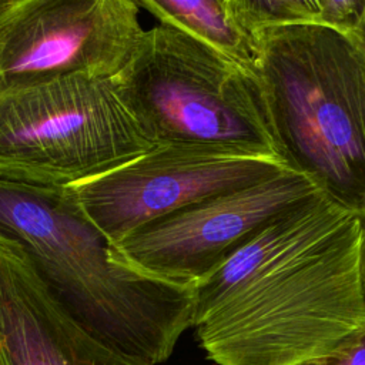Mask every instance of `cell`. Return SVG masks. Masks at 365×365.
<instances>
[{"label": "cell", "instance_id": "obj_13", "mask_svg": "<svg viewBox=\"0 0 365 365\" xmlns=\"http://www.w3.org/2000/svg\"><path fill=\"white\" fill-rule=\"evenodd\" d=\"M321 365H365V334L349 348L324 361Z\"/></svg>", "mask_w": 365, "mask_h": 365}, {"label": "cell", "instance_id": "obj_11", "mask_svg": "<svg viewBox=\"0 0 365 365\" xmlns=\"http://www.w3.org/2000/svg\"><path fill=\"white\" fill-rule=\"evenodd\" d=\"M225 6L250 36L269 27L322 24V0H225Z\"/></svg>", "mask_w": 365, "mask_h": 365}, {"label": "cell", "instance_id": "obj_12", "mask_svg": "<svg viewBox=\"0 0 365 365\" xmlns=\"http://www.w3.org/2000/svg\"><path fill=\"white\" fill-rule=\"evenodd\" d=\"M365 0H322V24L349 33L358 23Z\"/></svg>", "mask_w": 365, "mask_h": 365}, {"label": "cell", "instance_id": "obj_17", "mask_svg": "<svg viewBox=\"0 0 365 365\" xmlns=\"http://www.w3.org/2000/svg\"><path fill=\"white\" fill-rule=\"evenodd\" d=\"M304 365H321V364H304Z\"/></svg>", "mask_w": 365, "mask_h": 365}, {"label": "cell", "instance_id": "obj_15", "mask_svg": "<svg viewBox=\"0 0 365 365\" xmlns=\"http://www.w3.org/2000/svg\"><path fill=\"white\" fill-rule=\"evenodd\" d=\"M361 220V269H362V285L365 294V214L359 215Z\"/></svg>", "mask_w": 365, "mask_h": 365}, {"label": "cell", "instance_id": "obj_8", "mask_svg": "<svg viewBox=\"0 0 365 365\" xmlns=\"http://www.w3.org/2000/svg\"><path fill=\"white\" fill-rule=\"evenodd\" d=\"M319 192L305 175L285 168L150 221L114 245L140 269L197 282L271 220Z\"/></svg>", "mask_w": 365, "mask_h": 365}, {"label": "cell", "instance_id": "obj_6", "mask_svg": "<svg viewBox=\"0 0 365 365\" xmlns=\"http://www.w3.org/2000/svg\"><path fill=\"white\" fill-rule=\"evenodd\" d=\"M135 0H23L0 17V96L63 77H114L144 29Z\"/></svg>", "mask_w": 365, "mask_h": 365}, {"label": "cell", "instance_id": "obj_14", "mask_svg": "<svg viewBox=\"0 0 365 365\" xmlns=\"http://www.w3.org/2000/svg\"><path fill=\"white\" fill-rule=\"evenodd\" d=\"M345 34L356 46V48L365 56V4H364V10L361 13V17H359L356 26L349 33H345Z\"/></svg>", "mask_w": 365, "mask_h": 365}, {"label": "cell", "instance_id": "obj_4", "mask_svg": "<svg viewBox=\"0 0 365 365\" xmlns=\"http://www.w3.org/2000/svg\"><path fill=\"white\" fill-rule=\"evenodd\" d=\"M111 80L153 145L281 158L251 66L184 31L160 23L144 30Z\"/></svg>", "mask_w": 365, "mask_h": 365}, {"label": "cell", "instance_id": "obj_16", "mask_svg": "<svg viewBox=\"0 0 365 365\" xmlns=\"http://www.w3.org/2000/svg\"><path fill=\"white\" fill-rule=\"evenodd\" d=\"M23 0H0V17L9 11L10 9H13L14 6H17L19 3H21Z\"/></svg>", "mask_w": 365, "mask_h": 365}, {"label": "cell", "instance_id": "obj_9", "mask_svg": "<svg viewBox=\"0 0 365 365\" xmlns=\"http://www.w3.org/2000/svg\"><path fill=\"white\" fill-rule=\"evenodd\" d=\"M0 365H143L100 344L48 295L26 255L0 238Z\"/></svg>", "mask_w": 365, "mask_h": 365}, {"label": "cell", "instance_id": "obj_3", "mask_svg": "<svg viewBox=\"0 0 365 365\" xmlns=\"http://www.w3.org/2000/svg\"><path fill=\"white\" fill-rule=\"evenodd\" d=\"M251 70L285 165L365 214V56L325 24L251 34Z\"/></svg>", "mask_w": 365, "mask_h": 365}, {"label": "cell", "instance_id": "obj_10", "mask_svg": "<svg viewBox=\"0 0 365 365\" xmlns=\"http://www.w3.org/2000/svg\"><path fill=\"white\" fill-rule=\"evenodd\" d=\"M160 24L184 31L235 61L251 66L252 37L230 17L225 0H135Z\"/></svg>", "mask_w": 365, "mask_h": 365}, {"label": "cell", "instance_id": "obj_5", "mask_svg": "<svg viewBox=\"0 0 365 365\" xmlns=\"http://www.w3.org/2000/svg\"><path fill=\"white\" fill-rule=\"evenodd\" d=\"M153 145L111 78L63 77L0 96V177L68 187Z\"/></svg>", "mask_w": 365, "mask_h": 365}, {"label": "cell", "instance_id": "obj_1", "mask_svg": "<svg viewBox=\"0 0 365 365\" xmlns=\"http://www.w3.org/2000/svg\"><path fill=\"white\" fill-rule=\"evenodd\" d=\"M192 328L217 365L322 364L365 334L359 215L322 192L195 282Z\"/></svg>", "mask_w": 365, "mask_h": 365}, {"label": "cell", "instance_id": "obj_7", "mask_svg": "<svg viewBox=\"0 0 365 365\" xmlns=\"http://www.w3.org/2000/svg\"><path fill=\"white\" fill-rule=\"evenodd\" d=\"M288 168L281 158L204 147L155 145L94 178L68 185L91 222L117 244L150 221Z\"/></svg>", "mask_w": 365, "mask_h": 365}, {"label": "cell", "instance_id": "obj_2", "mask_svg": "<svg viewBox=\"0 0 365 365\" xmlns=\"http://www.w3.org/2000/svg\"><path fill=\"white\" fill-rule=\"evenodd\" d=\"M0 238L14 242L50 298L111 351L160 365L192 328L195 282L134 267L68 187L0 177Z\"/></svg>", "mask_w": 365, "mask_h": 365}]
</instances>
